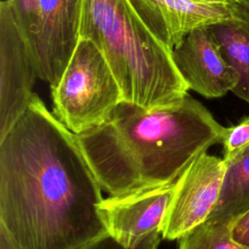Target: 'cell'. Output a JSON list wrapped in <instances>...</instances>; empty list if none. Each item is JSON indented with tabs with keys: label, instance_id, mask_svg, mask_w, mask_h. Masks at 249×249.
<instances>
[{
	"label": "cell",
	"instance_id": "cell-13",
	"mask_svg": "<svg viewBox=\"0 0 249 249\" xmlns=\"http://www.w3.org/2000/svg\"><path fill=\"white\" fill-rule=\"evenodd\" d=\"M231 226L206 220L178 239V249H249L233 239Z\"/></svg>",
	"mask_w": 249,
	"mask_h": 249
},
{
	"label": "cell",
	"instance_id": "cell-15",
	"mask_svg": "<svg viewBox=\"0 0 249 249\" xmlns=\"http://www.w3.org/2000/svg\"><path fill=\"white\" fill-rule=\"evenodd\" d=\"M15 17L31 47L37 18L38 0H10Z\"/></svg>",
	"mask_w": 249,
	"mask_h": 249
},
{
	"label": "cell",
	"instance_id": "cell-18",
	"mask_svg": "<svg viewBox=\"0 0 249 249\" xmlns=\"http://www.w3.org/2000/svg\"><path fill=\"white\" fill-rule=\"evenodd\" d=\"M193 2L200 3V4H207V5H237V0H191Z\"/></svg>",
	"mask_w": 249,
	"mask_h": 249
},
{
	"label": "cell",
	"instance_id": "cell-5",
	"mask_svg": "<svg viewBox=\"0 0 249 249\" xmlns=\"http://www.w3.org/2000/svg\"><path fill=\"white\" fill-rule=\"evenodd\" d=\"M38 78L32 50L10 0L0 3V138L27 109Z\"/></svg>",
	"mask_w": 249,
	"mask_h": 249
},
{
	"label": "cell",
	"instance_id": "cell-17",
	"mask_svg": "<svg viewBox=\"0 0 249 249\" xmlns=\"http://www.w3.org/2000/svg\"><path fill=\"white\" fill-rule=\"evenodd\" d=\"M231 234L235 241L249 248V209L232 223Z\"/></svg>",
	"mask_w": 249,
	"mask_h": 249
},
{
	"label": "cell",
	"instance_id": "cell-2",
	"mask_svg": "<svg viewBox=\"0 0 249 249\" xmlns=\"http://www.w3.org/2000/svg\"><path fill=\"white\" fill-rule=\"evenodd\" d=\"M225 127L187 94L178 103L147 110L123 101L102 124L76 134L100 187L118 196L172 183Z\"/></svg>",
	"mask_w": 249,
	"mask_h": 249
},
{
	"label": "cell",
	"instance_id": "cell-20",
	"mask_svg": "<svg viewBox=\"0 0 249 249\" xmlns=\"http://www.w3.org/2000/svg\"><path fill=\"white\" fill-rule=\"evenodd\" d=\"M238 4L249 12V0H237Z\"/></svg>",
	"mask_w": 249,
	"mask_h": 249
},
{
	"label": "cell",
	"instance_id": "cell-12",
	"mask_svg": "<svg viewBox=\"0 0 249 249\" xmlns=\"http://www.w3.org/2000/svg\"><path fill=\"white\" fill-rule=\"evenodd\" d=\"M226 162L220 196L207 221L232 224L249 209V147Z\"/></svg>",
	"mask_w": 249,
	"mask_h": 249
},
{
	"label": "cell",
	"instance_id": "cell-4",
	"mask_svg": "<svg viewBox=\"0 0 249 249\" xmlns=\"http://www.w3.org/2000/svg\"><path fill=\"white\" fill-rule=\"evenodd\" d=\"M53 115L74 134L104 124L124 101L102 53L80 38L57 85L51 89Z\"/></svg>",
	"mask_w": 249,
	"mask_h": 249
},
{
	"label": "cell",
	"instance_id": "cell-10",
	"mask_svg": "<svg viewBox=\"0 0 249 249\" xmlns=\"http://www.w3.org/2000/svg\"><path fill=\"white\" fill-rule=\"evenodd\" d=\"M151 31L172 51L193 30L233 18L240 5H207L191 0H130Z\"/></svg>",
	"mask_w": 249,
	"mask_h": 249
},
{
	"label": "cell",
	"instance_id": "cell-8",
	"mask_svg": "<svg viewBox=\"0 0 249 249\" xmlns=\"http://www.w3.org/2000/svg\"><path fill=\"white\" fill-rule=\"evenodd\" d=\"M176 181L103 198L98 209L107 233L122 246L136 248L160 232Z\"/></svg>",
	"mask_w": 249,
	"mask_h": 249
},
{
	"label": "cell",
	"instance_id": "cell-6",
	"mask_svg": "<svg viewBox=\"0 0 249 249\" xmlns=\"http://www.w3.org/2000/svg\"><path fill=\"white\" fill-rule=\"evenodd\" d=\"M227 162L203 152L182 172L160 227L166 240L181 238L205 222L214 209L222 189Z\"/></svg>",
	"mask_w": 249,
	"mask_h": 249
},
{
	"label": "cell",
	"instance_id": "cell-11",
	"mask_svg": "<svg viewBox=\"0 0 249 249\" xmlns=\"http://www.w3.org/2000/svg\"><path fill=\"white\" fill-rule=\"evenodd\" d=\"M209 28L222 55L236 75L232 92L249 103V12L240 6L236 17Z\"/></svg>",
	"mask_w": 249,
	"mask_h": 249
},
{
	"label": "cell",
	"instance_id": "cell-7",
	"mask_svg": "<svg viewBox=\"0 0 249 249\" xmlns=\"http://www.w3.org/2000/svg\"><path fill=\"white\" fill-rule=\"evenodd\" d=\"M81 0H38L31 41L38 78L54 88L80 39Z\"/></svg>",
	"mask_w": 249,
	"mask_h": 249
},
{
	"label": "cell",
	"instance_id": "cell-3",
	"mask_svg": "<svg viewBox=\"0 0 249 249\" xmlns=\"http://www.w3.org/2000/svg\"><path fill=\"white\" fill-rule=\"evenodd\" d=\"M79 36L102 53L124 101L152 110L174 105L188 94L171 51L130 0H81Z\"/></svg>",
	"mask_w": 249,
	"mask_h": 249
},
{
	"label": "cell",
	"instance_id": "cell-19",
	"mask_svg": "<svg viewBox=\"0 0 249 249\" xmlns=\"http://www.w3.org/2000/svg\"><path fill=\"white\" fill-rule=\"evenodd\" d=\"M0 249H15L6 233L0 230Z\"/></svg>",
	"mask_w": 249,
	"mask_h": 249
},
{
	"label": "cell",
	"instance_id": "cell-16",
	"mask_svg": "<svg viewBox=\"0 0 249 249\" xmlns=\"http://www.w3.org/2000/svg\"><path fill=\"white\" fill-rule=\"evenodd\" d=\"M160 236V232L158 231L151 234L136 248H125L122 246L120 243H118L108 233H105L75 249H159Z\"/></svg>",
	"mask_w": 249,
	"mask_h": 249
},
{
	"label": "cell",
	"instance_id": "cell-14",
	"mask_svg": "<svg viewBox=\"0 0 249 249\" xmlns=\"http://www.w3.org/2000/svg\"><path fill=\"white\" fill-rule=\"evenodd\" d=\"M221 143L223 144L225 160H231L249 147V116L234 125L225 127Z\"/></svg>",
	"mask_w": 249,
	"mask_h": 249
},
{
	"label": "cell",
	"instance_id": "cell-1",
	"mask_svg": "<svg viewBox=\"0 0 249 249\" xmlns=\"http://www.w3.org/2000/svg\"><path fill=\"white\" fill-rule=\"evenodd\" d=\"M77 136L34 93L0 138V230L15 249H75L107 233Z\"/></svg>",
	"mask_w": 249,
	"mask_h": 249
},
{
	"label": "cell",
	"instance_id": "cell-9",
	"mask_svg": "<svg viewBox=\"0 0 249 249\" xmlns=\"http://www.w3.org/2000/svg\"><path fill=\"white\" fill-rule=\"evenodd\" d=\"M171 54L189 89L206 98L221 97L236 86V75L222 55L209 26L190 32Z\"/></svg>",
	"mask_w": 249,
	"mask_h": 249
}]
</instances>
